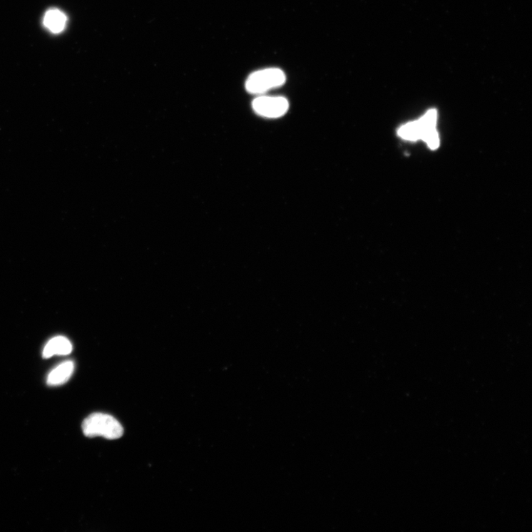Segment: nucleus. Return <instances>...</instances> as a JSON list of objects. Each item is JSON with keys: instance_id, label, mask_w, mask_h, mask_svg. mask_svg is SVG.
<instances>
[{"instance_id": "f257e3e1", "label": "nucleus", "mask_w": 532, "mask_h": 532, "mask_svg": "<svg viewBox=\"0 0 532 532\" xmlns=\"http://www.w3.org/2000/svg\"><path fill=\"white\" fill-rule=\"evenodd\" d=\"M437 111H428L419 121L408 123L399 131V135L404 139L416 140L422 139L427 143L431 149H436L439 145V138L436 129Z\"/></svg>"}, {"instance_id": "f03ea898", "label": "nucleus", "mask_w": 532, "mask_h": 532, "mask_svg": "<svg viewBox=\"0 0 532 532\" xmlns=\"http://www.w3.org/2000/svg\"><path fill=\"white\" fill-rule=\"evenodd\" d=\"M83 431L87 437H104L109 440L120 439L124 429L113 416L101 413L93 414L83 424Z\"/></svg>"}, {"instance_id": "7ed1b4c3", "label": "nucleus", "mask_w": 532, "mask_h": 532, "mask_svg": "<svg viewBox=\"0 0 532 532\" xmlns=\"http://www.w3.org/2000/svg\"><path fill=\"white\" fill-rule=\"evenodd\" d=\"M285 76L278 68H269L253 73L245 83V88L250 93L262 94L273 88L282 86Z\"/></svg>"}, {"instance_id": "20e7f679", "label": "nucleus", "mask_w": 532, "mask_h": 532, "mask_svg": "<svg viewBox=\"0 0 532 532\" xmlns=\"http://www.w3.org/2000/svg\"><path fill=\"white\" fill-rule=\"evenodd\" d=\"M255 113L262 117L275 118L284 116L290 108L284 97L260 96L252 102Z\"/></svg>"}, {"instance_id": "39448f33", "label": "nucleus", "mask_w": 532, "mask_h": 532, "mask_svg": "<svg viewBox=\"0 0 532 532\" xmlns=\"http://www.w3.org/2000/svg\"><path fill=\"white\" fill-rule=\"evenodd\" d=\"M73 351V346L65 337H56L51 339L45 347L44 357L48 359L54 355H68Z\"/></svg>"}, {"instance_id": "423d86ee", "label": "nucleus", "mask_w": 532, "mask_h": 532, "mask_svg": "<svg viewBox=\"0 0 532 532\" xmlns=\"http://www.w3.org/2000/svg\"><path fill=\"white\" fill-rule=\"evenodd\" d=\"M74 372V363L71 361L65 362L58 365L49 374L47 383L51 386H57L66 383Z\"/></svg>"}, {"instance_id": "0eeeda50", "label": "nucleus", "mask_w": 532, "mask_h": 532, "mask_svg": "<svg viewBox=\"0 0 532 532\" xmlns=\"http://www.w3.org/2000/svg\"><path fill=\"white\" fill-rule=\"evenodd\" d=\"M67 20V16L63 11L53 9L46 13L44 24L51 32L59 34L65 30Z\"/></svg>"}]
</instances>
